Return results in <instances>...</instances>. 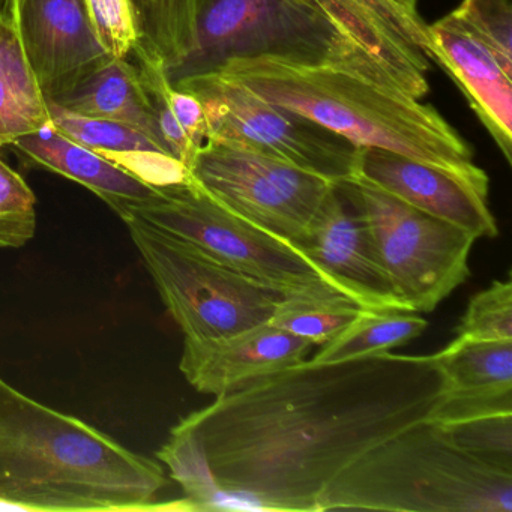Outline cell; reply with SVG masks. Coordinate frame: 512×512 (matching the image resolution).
I'll list each match as a JSON object with an SVG mask.
<instances>
[{"instance_id": "277c9868", "label": "cell", "mask_w": 512, "mask_h": 512, "mask_svg": "<svg viewBox=\"0 0 512 512\" xmlns=\"http://www.w3.org/2000/svg\"><path fill=\"white\" fill-rule=\"evenodd\" d=\"M511 512L512 470L422 421L340 473L316 511Z\"/></svg>"}, {"instance_id": "9a60e30c", "label": "cell", "mask_w": 512, "mask_h": 512, "mask_svg": "<svg viewBox=\"0 0 512 512\" xmlns=\"http://www.w3.org/2000/svg\"><path fill=\"white\" fill-rule=\"evenodd\" d=\"M310 341L271 323L220 340L184 341L182 374L203 394H229L254 380L304 361Z\"/></svg>"}, {"instance_id": "2e32d148", "label": "cell", "mask_w": 512, "mask_h": 512, "mask_svg": "<svg viewBox=\"0 0 512 512\" xmlns=\"http://www.w3.org/2000/svg\"><path fill=\"white\" fill-rule=\"evenodd\" d=\"M434 64L461 89L503 158L512 163V80L490 47L461 20L448 14L428 26Z\"/></svg>"}, {"instance_id": "83f0119b", "label": "cell", "mask_w": 512, "mask_h": 512, "mask_svg": "<svg viewBox=\"0 0 512 512\" xmlns=\"http://www.w3.org/2000/svg\"><path fill=\"white\" fill-rule=\"evenodd\" d=\"M499 59L503 70L512 74V11L509 0H463L452 11Z\"/></svg>"}, {"instance_id": "cb8c5ba5", "label": "cell", "mask_w": 512, "mask_h": 512, "mask_svg": "<svg viewBox=\"0 0 512 512\" xmlns=\"http://www.w3.org/2000/svg\"><path fill=\"white\" fill-rule=\"evenodd\" d=\"M203 0H148L140 29L142 43L163 59L176 64L193 44L197 14Z\"/></svg>"}, {"instance_id": "4dcf8cb0", "label": "cell", "mask_w": 512, "mask_h": 512, "mask_svg": "<svg viewBox=\"0 0 512 512\" xmlns=\"http://www.w3.org/2000/svg\"><path fill=\"white\" fill-rule=\"evenodd\" d=\"M398 7L410 14H418V0H394Z\"/></svg>"}, {"instance_id": "5bb4252c", "label": "cell", "mask_w": 512, "mask_h": 512, "mask_svg": "<svg viewBox=\"0 0 512 512\" xmlns=\"http://www.w3.org/2000/svg\"><path fill=\"white\" fill-rule=\"evenodd\" d=\"M356 176L401 202L455 224L476 239L496 238L488 194L433 164L380 148L359 149Z\"/></svg>"}, {"instance_id": "4316f807", "label": "cell", "mask_w": 512, "mask_h": 512, "mask_svg": "<svg viewBox=\"0 0 512 512\" xmlns=\"http://www.w3.org/2000/svg\"><path fill=\"white\" fill-rule=\"evenodd\" d=\"M37 230V197L25 179L0 160V248H22Z\"/></svg>"}, {"instance_id": "8fae6325", "label": "cell", "mask_w": 512, "mask_h": 512, "mask_svg": "<svg viewBox=\"0 0 512 512\" xmlns=\"http://www.w3.org/2000/svg\"><path fill=\"white\" fill-rule=\"evenodd\" d=\"M290 244L361 307L407 311L377 262L364 221L337 184Z\"/></svg>"}, {"instance_id": "52a82bcc", "label": "cell", "mask_w": 512, "mask_h": 512, "mask_svg": "<svg viewBox=\"0 0 512 512\" xmlns=\"http://www.w3.org/2000/svg\"><path fill=\"white\" fill-rule=\"evenodd\" d=\"M337 185L364 221L377 262L407 311L431 313L469 278L472 233L358 176Z\"/></svg>"}, {"instance_id": "7402d4cb", "label": "cell", "mask_w": 512, "mask_h": 512, "mask_svg": "<svg viewBox=\"0 0 512 512\" xmlns=\"http://www.w3.org/2000/svg\"><path fill=\"white\" fill-rule=\"evenodd\" d=\"M427 326V320L412 311L365 310L310 361L338 362L392 352L419 337Z\"/></svg>"}, {"instance_id": "44dd1931", "label": "cell", "mask_w": 512, "mask_h": 512, "mask_svg": "<svg viewBox=\"0 0 512 512\" xmlns=\"http://www.w3.org/2000/svg\"><path fill=\"white\" fill-rule=\"evenodd\" d=\"M0 14V145L52 125L47 98L29 65L13 5Z\"/></svg>"}, {"instance_id": "6da1fadb", "label": "cell", "mask_w": 512, "mask_h": 512, "mask_svg": "<svg viewBox=\"0 0 512 512\" xmlns=\"http://www.w3.org/2000/svg\"><path fill=\"white\" fill-rule=\"evenodd\" d=\"M440 400L431 355L304 361L215 398L172 433L193 443L233 506L316 511L332 481Z\"/></svg>"}, {"instance_id": "d4e9b609", "label": "cell", "mask_w": 512, "mask_h": 512, "mask_svg": "<svg viewBox=\"0 0 512 512\" xmlns=\"http://www.w3.org/2000/svg\"><path fill=\"white\" fill-rule=\"evenodd\" d=\"M131 55L136 56V68L139 71L140 82L148 95L152 113H154L155 121H157L167 149L176 160L181 161L190 170L197 148L188 139L187 133L179 125L178 119L173 113L172 104H170L172 83L167 77L163 59L148 49L142 41L137 44Z\"/></svg>"}, {"instance_id": "f1b7e54d", "label": "cell", "mask_w": 512, "mask_h": 512, "mask_svg": "<svg viewBox=\"0 0 512 512\" xmlns=\"http://www.w3.org/2000/svg\"><path fill=\"white\" fill-rule=\"evenodd\" d=\"M439 425L458 445L512 470V413Z\"/></svg>"}, {"instance_id": "9c48e42d", "label": "cell", "mask_w": 512, "mask_h": 512, "mask_svg": "<svg viewBox=\"0 0 512 512\" xmlns=\"http://www.w3.org/2000/svg\"><path fill=\"white\" fill-rule=\"evenodd\" d=\"M173 86L191 92L202 103L209 137L247 146L334 184L356 176L361 148L310 119L274 106L217 71L187 77Z\"/></svg>"}, {"instance_id": "f546056e", "label": "cell", "mask_w": 512, "mask_h": 512, "mask_svg": "<svg viewBox=\"0 0 512 512\" xmlns=\"http://www.w3.org/2000/svg\"><path fill=\"white\" fill-rule=\"evenodd\" d=\"M89 17L107 52L128 59L142 40L134 0H85Z\"/></svg>"}, {"instance_id": "3957f363", "label": "cell", "mask_w": 512, "mask_h": 512, "mask_svg": "<svg viewBox=\"0 0 512 512\" xmlns=\"http://www.w3.org/2000/svg\"><path fill=\"white\" fill-rule=\"evenodd\" d=\"M163 467L0 377V508L157 509Z\"/></svg>"}, {"instance_id": "7c38bea8", "label": "cell", "mask_w": 512, "mask_h": 512, "mask_svg": "<svg viewBox=\"0 0 512 512\" xmlns=\"http://www.w3.org/2000/svg\"><path fill=\"white\" fill-rule=\"evenodd\" d=\"M347 38L367 52L412 97L430 91L427 71L434 62L428 25L394 0H305Z\"/></svg>"}, {"instance_id": "8992f818", "label": "cell", "mask_w": 512, "mask_h": 512, "mask_svg": "<svg viewBox=\"0 0 512 512\" xmlns=\"http://www.w3.org/2000/svg\"><path fill=\"white\" fill-rule=\"evenodd\" d=\"M259 56L379 65L305 0H203L190 50L166 73L173 85Z\"/></svg>"}, {"instance_id": "4fadbf2b", "label": "cell", "mask_w": 512, "mask_h": 512, "mask_svg": "<svg viewBox=\"0 0 512 512\" xmlns=\"http://www.w3.org/2000/svg\"><path fill=\"white\" fill-rule=\"evenodd\" d=\"M29 65L46 98L112 58L85 0H10Z\"/></svg>"}, {"instance_id": "1f68e13d", "label": "cell", "mask_w": 512, "mask_h": 512, "mask_svg": "<svg viewBox=\"0 0 512 512\" xmlns=\"http://www.w3.org/2000/svg\"><path fill=\"white\" fill-rule=\"evenodd\" d=\"M146 4H148V0H134V5L137 8V14H139V22L142 20L143 11H145Z\"/></svg>"}, {"instance_id": "484cf974", "label": "cell", "mask_w": 512, "mask_h": 512, "mask_svg": "<svg viewBox=\"0 0 512 512\" xmlns=\"http://www.w3.org/2000/svg\"><path fill=\"white\" fill-rule=\"evenodd\" d=\"M457 337L476 341H512V283L493 281L473 295L457 326Z\"/></svg>"}, {"instance_id": "603a6c76", "label": "cell", "mask_w": 512, "mask_h": 512, "mask_svg": "<svg viewBox=\"0 0 512 512\" xmlns=\"http://www.w3.org/2000/svg\"><path fill=\"white\" fill-rule=\"evenodd\" d=\"M367 308L338 292H299L284 299L269 323L323 346L355 322Z\"/></svg>"}, {"instance_id": "30bf717a", "label": "cell", "mask_w": 512, "mask_h": 512, "mask_svg": "<svg viewBox=\"0 0 512 512\" xmlns=\"http://www.w3.org/2000/svg\"><path fill=\"white\" fill-rule=\"evenodd\" d=\"M190 176L215 202L289 242L304 233L335 187L322 176L215 137L194 155Z\"/></svg>"}, {"instance_id": "5b68a950", "label": "cell", "mask_w": 512, "mask_h": 512, "mask_svg": "<svg viewBox=\"0 0 512 512\" xmlns=\"http://www.w3.org/2000/svg\"><path fill=\"white\" fill-rule=\"evenodd\" d=\"M122 221L184 341L220 340L265 325L284 299L301 292L229 268L137 218Z\"/></svg>"}, {"instance_id": "ba28073f", "label": "cell", "mask_w": 512, "mask_h": 512, "mask_svg": "<svg viewBox=\"0 0 512 512\" xmlns=\"http://www.w3.org/2000/svg\"><path fill=\"white\" fill-rule=\"evenodd\" d=\"M157 190V196L127 206L119 217L137 218L265 283L301 292L343 293L289 241L233 214L193 179Z\"/></svg>"}, {"instance_id": "d6986e66", "label": "cell", "mask_w": 512, "mask_h": 512, "mask_svg": "<svg viewBox=\"0 0 512 512\" xmlns=\"http://www.w3.org/2000/svg\"><path fill=\"white\" fill-rule=\"evenodd\" d=\"M52 125L79 145L97 152L152 187L190 181V170L136 128L62 109L47 100Z\"/></svg>"}, {"instance_id": "ffe728a7", "label": "cell", "mask_w": 512, "mask_h": 512, "mask_svg": "<svg viewBox=\"0 0 512 512\" xmlns=\"http://www.w3.org/2000/svg\"><path fill=\"white\" fill-rule=\"evenodd\" d=\"M47 100L79 115L130 125L170 154L140 82L139 71L128 59L112 56L70 88Z\"/></svg>"}, {"instance_id": "e0dca14e", "label": "cell", "mask_w": 512, "mask_h": 512, "mask_svg": "<svg viewBox=\"0 0 512 512\" xmlns=\"http://www.w3.org/2000/svg\"><path fill=\"white\" fill-rule=\"evenodd\" d=\"M440 400L428 421L454 424L512 413V341L455 338L431 355Z\"/></svg>"}, {"instance_id": "ac0fdd59", "label": "cell", "mask_w": 512, "mask_h": 512, "mask_svg": "<svg viewBox=\"0 0 512 512\" xmlns=\"http://www.w3.org/2000/svg\"><path fill=\"white\" fill-rule=\"evenodd\" d=\"M11 146L31 163L88 188L116 214L127 206L139 205L157 196V187L68 139L53 125L20 137Z\"/></svg>"}, {"instance_id": "7a4b0ae2", "label": "cell", "mask_w": 512, "mask_h": 512, "mask_svg": "<svg viewBox=\"0 0 512 512\" xmlns=\"http://www.w3.org/2000/svg\"><path fill=\"white\" fill-rule=\"evenodd\" d=\"M215 71L358 148L386 149L433 164L488 194L490 179L473 163L466 140L379 65L259 56L230 59Z\"/></svg>"}]
</instances>
